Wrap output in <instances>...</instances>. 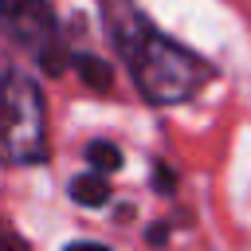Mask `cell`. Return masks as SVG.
<instances>
[{
  "label": "cell",
  "mask_w": 251,
  "mask_h": 251,
  "mask_svg": "<svg viewBox=\"0 0 251 251\" xmlns=\"http://www.w3.org/2000/svg\"><path fill=\"white\" fill-rule=\"evenodd\" d=\"M43 153H47L43 94L24 71L0 67V161L39 165Z\"/></svg>",
  "instance_id": "obj_2"
},
{
  "label": "cell",
  "mask_w": 251,
  "mask_h": 251,
  "mask_svg": "<svg viewBox=\"0 0 251 251\" xmlns=\"http://www.w3.org/2000/svg\"><path fill=\"white\" fill-rule=\"evenodd\" d=\"M71 63H75V71L82 75V82H86V86H94V90H110V82H114L110 63H102L98 55H75Z\"/></svg>",
  "instance_id": "obj_5"
},
{
  "label": "cell",
  "mask_w": 251,
  "mask_h": 251,
  "mask_svg": "<svg viewBox=\"0 0 251 251\" xmlns=\"http://www.w3.org/2000/svg\"><path fill=\"white\" fill-rule=\"evenodd\" d=\"M0 243H4V247H16V243H20V239H16V235H8V231H4V227H0Z\"/></svg>",
  "instance_id": "obj_8"
},
{
  "label": "cell",
  "mask_w": 251,
  "mask_h": 251,
  "mask_svg": "<svg viewBox=\"0 0 251 251\" xmlns=\"http://www.w3.org/2000/svg\"><path fill=\"white\" fill-rule=\"evenodd\" d=\"M86 161H90L98 173L122 169V153H118V145H110V141H90V145H86Z\"/></svg>",
  "instance_id": "obj_6"
},
{
  "label": "cell",
  "mask_w": 251,
  "mask_h": 251,
  "mask_svg": "<svg viewBox=\"0 0 251 251\" xmlns=\"http://www.w3.org/2000/svg\"><path fill=\"white\" fill-rule=\"evenodd\" d=\"M157 184H161V192H169V184H173V173H169V169H157Z\"/></svg>",
  "instance_id": "obj_7"
},
{
  "label": "cell",
  "mask_w": 251,
  "mask_h": 251,
  "mask_svg": "<svg viewBox=\"0 0 251 251\" xmlns=\"http://www.w3.org/2000/svg\"><path fill=\"white\" fill-rule=\"evenodd\" d=\"M0 24L27 55H35L47 75H59L67 67L71 55L47 0H0Z\"/></svg>",
  "instance_id": "obj_3"
},
{
  "label": "cell",
  "mask_w": 251,
  "mask_h": 251,
  "mask_svg": "<svg viewBox=\"0 0 251 251\" xmlns=\"http://www.w3.org/2000/svg\"><path fill=\"white\" fill-rule=\"evenodd\" d=\"M71 200L82 204V208H102L110 200V180L102 173H86V176H75L71 180Z\"/></svg>",
  "instance_id": "obj_4"
},
{
  "label": "cell",
  "mask_w": 251,
  "mask_h": 251,
  "mask_svg": "<svg viewBox=\"0 0 251 251\" xmlns=\"http://www.w3.org/2000/svg\"><path fill=\"white\" fill-rule=\"evenodd\" d=\"M106 24H110L114 47H118V55L126 59L129 78H133V86L141 90L145 102H153V106H173V102L192 98V94L208 82L212 71L204 67V59H196L188 47L173 43L169 35H161V31H157L145 16H137L129 4L110 0V4H106Z\"/></svg>",
  "instance_id": "obj_1"
}]
</instances>
